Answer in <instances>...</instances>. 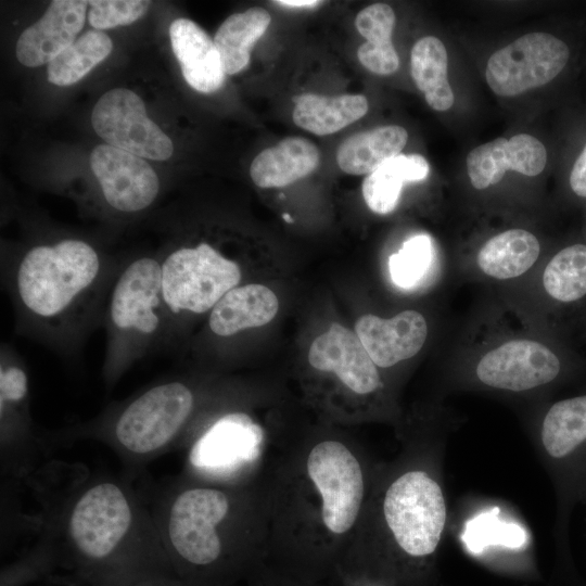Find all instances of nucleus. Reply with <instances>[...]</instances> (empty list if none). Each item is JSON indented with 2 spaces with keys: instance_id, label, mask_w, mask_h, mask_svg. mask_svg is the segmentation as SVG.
Wrapping results in <instances>:
<instances>
[{
  "instance_id": "32",
  "label": "nucleus",
  "mask_w": 586,
  "mask_h": 586,
  "mask_svg": "<svg viewBox=\"0 0 586 586\" xmlns=\"http://www.w3.org/2000/svg\"><path fill=\"white\" fill-rule=\"evenodd\" d=\"M132 586H189L177 577H160L141 582Z\"/></svg>"
},
{
  "instance_id": "29",
  "label": "nucleus",
  "mask_w": 586,
  "mask_h": 586,
  "mask_svg": "<svg viewBox=\"0 0 586 586\" xmlns=\"http://www.w3.org/2000/svg\"><path fill=\"white\" fill-rule=\"evenodd\" d=\"M434 250L430 237L409 238L398 252L388 258V271L395 285L411 289L419 284L433 263Z\"/></svg>"
},
{
  "instance_id": "20",
  "label": "nucleus",
  "mask_w": 586,
  "mask_h": 586,
  "mask_svg": "<svg viewBox=\"0 0 586 586\" xmlns=\"http://www.w3.org/2000/svg\"><path fill=\"white\" fill-rule=\"evenodd\" d=\"M408 140L398 125L377 127L345 139L337 149L339 167L349 175L371 174L385 162L400 154Z\"/></svg>"
},
{
  "instance_id": "3",
  "label": "nucleus",
  "mask_w": 586,
  "mask_h": 586,
  "mask_svg": "<svg viewBox=\"0 0 586 586\" xmlns=\"http://www.w3.org/2000/svg\"><path fill=\"white\" fill-rule=\"evenodd\" d=\"M102 327V378L107 388L145 356L170 349V318L158 254L125 259L109 294Z\"/></svg>"
},
{
  "instance_id": "6",
  "label": "nucleus",
  "mask_w": 586,
  "mask_h": 586,
  "mask_svg": "<svg viewBox=\"0 0 586 586\" xmlns=\"http://www.w3.org/2000/svg\"><path fill=\"white\" fill-rule=\"evenodd\" d=\"M307 472L321 496V518L333 534H344L355 524L364 498L359 461L337 441L316 444L307 458Z\"/></svg>"
},
{
  "instance_id": "11",
  "label": "nucleus",
  "mask_w": 586,
  "mask_h": 586,
  "mask_svg": "<svg viewBox=\"0 0 586 586\" xmlns=\"http://www.w3.org/2000/svg\"><path fill=\"white\" fill-rule=\"evenodd\" d=\"M561 372L559 357L545 344L517 339L487 352L475 374L486 386L523 392L553 382Z\"/></svg>"
},
{
  "instance_id": "1",
  "label": "nucleus",
  "mask_w": 586,
  "mask_h": 586,
  "mask_svg": "<svg viewBox=\"0 0 586 586\" xmlns=\"http://www.w3.org/2000/svg\"><path fill=\"white\" fill-rule=\"evenodd\" d=\"M25 476L39 506L30 553L73 586L176 577L144 493L123 476L46 462Z\"/></svg>"
},
{
  "instance_id": "17",
  "label": "nucleus",
  "mask_w": 586,
  "mask_h": 586,
  "mask_svg": "<svg viewBox=\"0 0 586 586\" xmlns=\"http://www.w3.org/2000/svg\"><path fill=\"white\" fill-rule=\"evenodd\" d=\"M173 52L187 84L201 93L219 90L226 73L214 40L195 22L177 18L169 26Z\"/></svg>"
},
{
  "instance_id": "31",
  "label": "nucleus",
  "mask_w": 586,
  "mask_h": 586,
  "mask_svg": "<svg viewBox=\"0 0 586 586\" xmlns=\"http://www.w3.org/2000/svg\"><path fill=\"white\" fill-rule=\"evenodd\" d=\"M570 186L576 195L586 198V145L572 167Z\"/></svg>"
},
{
  "instance_id": "19",
  "label": "nucleus",
  "mask_w": 586,
  "mask_h": 586,
  "mask_svg": "<svg viewBox=\"0 0 586 586\" xmlns=\"http://www.w3.org/2000/svg\"><path fill=\"white\" fill-rule=\"evenodd\" d=\"M319 162L320 152L311 141L288 137L255 156L250 176L259 188H281L313 173Z\"/></svg>"
},
{
  "instance_id": "22",
  "label": "nucleus",
  "mask_w": 586,
  "mask_h": 586,
  "mask_svg": "<svg viewBox=\"0 0 586 586\" xmlns=\"http://www.w3.org/2000/svg\"><path fill=\"white\" fill-rule=\"evenodd\" d=\"M540 245L524 229H510L491 238L476 255L479 268L488 277L507 280L526 272L537 260Z\"/></svg>"
},
{
  "instance_id": "4",
  "label": "nucleus",
  "mask_w": 586,
  "mask_h": 586,
  "mask_svg": "<svg viewBox=\"0 0 586 586\" xmlns=\"http://www.w3.org/2000/svg\"><path fill=\"white\" fill-rule=\"evenodd\" d=\"M383 517L397 546L422 558L437 549L447 522V506L438 481L424 470L395 479L383 498Z\"/></svg>"
},
{
  "instance_id": "15",
  "label": "nucleus",
  "mask_w": 586,
  "mask_h": 586,
  "mask_svg": "<svg viewBox=\"0 0 586 586\" xmlns=\"http://www.w3.org/2000/svg\"><path fill=\"white\" fill-rule=\"evenodd\" d=\"M546 163L544 144L531 135L519 133L510 139L497 138L471 150L467 156V171L471 184L483 190L498 183L507 170L537 176Z\"/></svg>"
},
{
  "instance_id": "10",
  "label": "nucleus",
  "mask_w": 586,
  "mask_h": 586,
  "mask_svg": "<svg viewBox=\"0 0 586 586\" xmlns=\"http://www.w3.org/2000/svg\"><path fill=\"white\" fill-rule=\"evenodd\" d=\"M90 167L104 204L116 213L143 212L158 196V176L142 157L100 144L91 152Z\"/></svg>"
},
{
  "instance_id": "21",
  "label": "nucleus",
  "mask_w": 586,
  "mask_h": 586,
  "mask_svg": "<svg viewBox=\"0 0 586 586\" xmlns=\"http://www.w3.org/2000/svg\"><path fill=\"white\" fill-rule=\"evenodd\" d=\"M293 100L294 124L318 136L337 132L365 116L369 107L368 100L362 94L328 97L304 93Z\"/></svg>"
},
{
  "instance_id": "5",
  "label": "nucleus",
  "mask_w": 586,
  "mask_h": 586,
  "mask_svg": "<svg viewBox=\"0 0 586 586\" xmlns=\"http://www.w3.org/2000/svg\"><path fill=\"white\" fill-rule=\"evenodd\" d=\"M0 432L2 461L12 479L35 470V457L43 441L34 430L30 415V379L21 354L10 343L0 347Z\"/></svg>"
},
{
  "instance_id": "7",
  "label": "nucleus",
  "mask_w": 586,
  "mask_h": 586,
  "mask_svg": "<svg viewBox=\"0 0 586 586\" xmlns=\"http://www.w3.org/2000/svg\"><path fill=\"white\" fill-rule=\"evenodd\" d=\"M568 46L542 31L526 34L492 54L485 69L492 91L515 97L551 81L564 68Z\"/></svg>"
},
{
  "instance_id": "8",
  "label": "nucleus",
  "mask_w": 586,
  "mask_h": 586,
  "mask_svg": "<svg viewBox=\"0 0 586 586\" xmlns=\"http://www.w3.org/2000/svg\"><path fill=\"white\" fill-rule=\"evenodd\" d=\"M91 124L106 144L153 161L168 160L170 138L146 114L143 100L132 90L116 88L100 97Z\"/></svg>"
},
{
  "instance_id": "2",
  "label": "nucleus",
  "mask_w": 586,
  "mask_h": 586,
  "mask_svg": "<svg viewBox=\"0 0 586 586\" xmlns=\"http://www.w3.org/2000/svg\"><path fill=\"white\" fill-rule=\"evenodd\" d=\"M124 262L77 237L42 240L2 254L1 284L12 304L15 333L75 359L102 327Z\"/></svg>"
},
{
  "instance_id": "26",
  "label": "nucleus",
  "mask_w": 586,
  "mask_h": 586,
  "mask_svg": "<svg viewBox=\"0 0 586 586\" xmlns=\"http://www.w3.org/2000/svg\"><path fill=\"white\" fill-rule=\"evenodd\" d=\"M447 67V51L438 38L426 36L413 44L410 55L411 76L429 106L435 111H447L454 104Z\"/></svg>"
},
{
  "instance_id": "14",
  "label": "nucleus",
  "mask_w": 586,
  "mask_h": 586,
  "mask_svg": "<svg viewBox=\"0 0 586 586\" xmlns=\"http://www.w3.org/2000/svg\"><path fill=\"white\" fill-rule=\"evenodd\" d=\"M88 1L54 0L36 23L20 36L15 54L27 67L49 64L69 47L82 30Z\"/></svg>"
},
{
  "instance_id": "9",
  "label": "nucleus",
  "mask_w": 586,
  "mask_h": 586,
  "mask_svg": "<svg viewBox=\"0 0 586 586\" xmlns=\"http://www.w3.org/2000/svg\"><path fill=\"white\" fill-rule=\"evenodd\" d=\"M539 441L566 495L586 493V394L552 404L543 418Z\"/></svg>"
},
{
  "instance_id": "12",
  "label": "nucleus",
  "mask_w": 586,
  "mask_h": 586,
  "mask_svg": "<svg viewBox=\"0 0 586 586\" xmlns=\"http://www.w3.org/2000/svg\"><path fill=\"white\" fill-rule=\"evenodd\" d=\"M263 428L244 412L219 417L195 442L191 461L199 469L231 471L257 459Z\"/></svg>"
},
{
  "instance_id": "33",
  "label": "nucleus",
  "mask_w": 586,
  "mask_h": 586,
  "mask_svg": "<svg viewBox=\"0 0 586 586\" xmlns=\"http://www.w3.org/2000/svg\"><path fill=\"white\" fill-rule=\"evenodd\" d=\"M276 4H280L283 7H290V8H316L323 3V1L318 0H280L275 1Z\"/></svg>"
},
{
  "instance_id": "30",
  "label": "nucleus",
  "mask_w": 586,
  "mask_h": 586,
  "mask_svg": "<svg viewBox=\"0 0 586 586\" xmlns=\"http://www.w3.org/2000/svg\"><path fill=\"white\" fill-rule=\"evenodd\" d=\"M88 3V20L97 30L132 24L146 13L151 4L144 0H93Z\"/></svg>"
},
{
  "instance_id": "27",
  "label": "nucleus",
  "mask_w": 586,
  "mask_h": 586,
  "mask_svg": "<svg viewBox=\"0 0 586 586\" xmlns=\"http://www.w3.org/2000/svg\"><path fill=\"white\" fill-rule=\"evenodd\" d=\"M113 50L112 39L102 30H88L47 65L48 80L59 87L78 82Z\"/></svg>"
},
{
  "instance_id": "28",
  "label": "nucleus",
  "mask_w": 586,
  "mask_h": 586,
  "mask_svg": "<svg viewBox=\"0 0 586 586\" xmlns=\"http://www.w3.org/2000/svg\"><path fill=\"white\" fill-rule=\"evenodd\" d=\"M547 294L561 303H573L586 295V245L573 244L560 250L543 273Z\"/></svg>"
},
{
  "instance_id": "25",
  "label": "nucleus",
  "mask_w": 586,
  "mask_h": 586,
  "mask_svg": "<svg viewBox=\"0 0 586 586\" xmlns=\"http://www.w3.org/2000/svg\"><path fill=\"white\" fill-rule=\"evenodd\" d=\"M270 22L268 11L253 7L230 15L221 23L213 40L226 75H235L249 65L251 51Z\"/></svg>"
},
{
  "instance_id": "24",
  "label": "nucleus",
  "mask_w": 586,
  "mask_h": 586,
  "mask_svg": "<svg viewBox=\"0 0 586 586\" xmlns=\"http://www.w3.org/2000/svg\"><path fill=\"white\" fill-rule=\"evenodd\" d=\"M430 170L420 154H399L382 164L362 181L361 192L367 206L385 215L397 206L403 184L425 179Z\"/></svg>"
},
{
  "instance_id": "13",
  "label": "nucleus",
  "mask_w": 586,
  "mask_h": 586,
  "mask_svg": "<svg viewBox=\"0 0 586 586\" xmlns=\"http://www.w3.org/2000/svg\"><path fill=\"white\" fill-rule=\"evenodd\" d=\"M308 361L317 370L333 372L359 395L373 393L381 385L377 366L357 334L337 322L314 340Z\"/></svg>"
},
{
  "instance_id": "23",
  "label": "nucleus",
  "mask_w": 586,
  "mask_h": 586,
  "mask_svg": "<svg viewBox=\"0 0 586 586\" xmlns=\"http://www.w3.org/2000/svg\"><path fill=\"white\" fill-rule=\"evenodd\" d=\"M395 22V12L386 3L370 4L355 18L358 33L367 39L358 48L357 58L374 74L391 75L399 67V58L392 43Z\"/></svg>"
},
{
  "instance_id": "18",
  "label": "nucleus",
  "mask_w": 586,
  "mask_h": 586,
  "mask_svg": "<svg viewBox=\"0 0 586 586\" xmlns=\"http://www.w3.org/2000/svg\"><path fill=\"white\" fill-rule=\"evenodd\" d=\"M276 294L259 283L241 284L229 291L207 314V329L228 340L243 331L265 326L277 315Z\"/></svg>"
},
{
  "instance_id": "16",
  "label": "nucleus",
  "mask_w": 586,
  "mask_h": 586,
  "mask_svg": "<svg viewBox=\"0 0 586 586\" xmlns=\"http://www.w3.org/2000/svg\"><path fill=\"white\" fill-rule=\"evenodd\" d=\"M355 333L375 366L388 368L422 348L428 326L419 311L408 309L388 319L364 315L355 323Z\"/></svg>"
}]
</instances>
